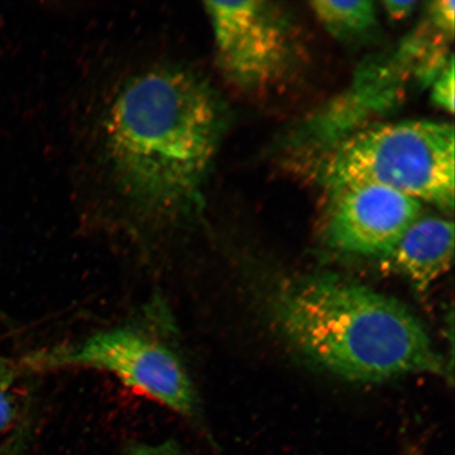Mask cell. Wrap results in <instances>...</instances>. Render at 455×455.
I'll return each instance as SVG.
<instances>
[{"instance_id": "277c9868", "label": "cell", "mask_w": 455, "mask_h": 455, "mask_svg": "<svg viewBox=\"0 0 455 455\" xmlns=\"http://www.w3.org/2000/svg\"><path fill=\"white\" fill-rule=\"evenodd\" d=\"M452 124L407 121L379 124L347 136L323 159L321 178L328 190L374 184L452 212Z\"/></svg>"}, {"instance_id": "6da1fadb", "label": "cell", "mask_w": 455, "mask_h": 455, "mask_svg": "<svg viewBox=\"0 0 455 455\" xmlns=\"http://www.w3.org/2000/svg\"><path fill=\"white\" fill-rule=\"evenodd\" d=\"M223 112L210 85L180 68H156L119 90L108 113L114 180L146 224L190 218L218 150Z\"/></svg>"}, {"instance_id": "8992f818", "label": "cell", "mask_w": 455, "mask_h": 455, "mask_svg": "<svg viewBox=\"0 0 455 455\" xmlns=\"http://www.w3.org/2000/svg\"><path fill=\"white\" fill-rule=\"evenodd\" d=\"M323 235L335 251L382 259L415 220L417 199L374 184H351L330 190Z\"/></svg>"}, {"instance_id": "52a82bcc", "label": "cell", "mask_w": 455, "mask_h": 455, "mask_svg": "<svg viewBox=\"0 0 455 455\" xmlns=\"http://www.w3.org/2000/svg\"><path fill=\"white\" fill-rule=\"evenodd\" d=\"M454 225L441 218L419 219L382 259L384 269L405 277L422 292L451 270Z\"/></svg>"}, {"instance_id": "8fae6325", "label": "cell", "mask_w": 455, "mask_h": 455, "mask_svg": "<svg viewBox=\"0 0 455 455\" xmlns=\"http://www.w3.org/2000/svg\"><path fill=\"white\" fill-rule=\"evenodd\" d=\"M454 11L455 3L453 0H437V2L429 4V8L427 9V15L441 30L453 36L455 26Z\"/></svg>"}, {"instance_id": "7c38bea8", "label": "cell", "mask_w": 455, "mask_h": 455, "mask_svg": "<svg viewBox=\"0 0 455 455\" xmlns=\"http://www.w3.org/2000/svg\"><path fill=\"white\" fill-rule=\"evenodd\" d=\"M124 455H192L173 441L156 443H134L127 448Z\"/></svg>"}, {"instance_id": "7a4b0ae2", "label": "cell", "mask_w": 455, "mask_h": 455, "mask_svg": "<svg viewBox=\"0 0 455 455\" xmlns=\"http://www.w3.org/2000/svg\"><path fill=\"white\" fill-rule=\"evenodd\" d=\"M270 311L294 348L316 365L354 382L448 371L428 333L400 301L339 275L284 278Z\"/></svg>"}, {"instance_id": "4fadbf2b", "label": "cell", "mask_w": 455, "mask_h": 455, "mask_svg": "<svg viewBox=\"0 0 455 455\" xmlns=\"http://www.w3.org/2000/svg\"><path fill=\"white\" fill-rule=\"evenodd\" d=\"M417 2H384V9L387 13L395 20H402L406 19L409 15H411L415 7H417Z\"/></svg>"}, {"instance_id": "5bb4252c", "label": "cell", "mask_w": 455, "mask_h": 455, "mask_svg": "<svg viewBox=\"0 0 455 455\" xmlns=\"http://www.w3.org/2000/svg\"><path fill=\"white\" fill-rule=\"evenodd\" d=\"M25 439V431H22L13 437L12 442L4 451H0V455H21V447H24Z\"/></svg>"}, {"instance_id": "30bf717a", "label": "cell", "mask_w": 455, "mask_h": 455, "mask_svg": "<svg viewBox=\"0 0 455 455\" xmlns=\"http://www.w3.org/2000/svg\"><path fill=\"white\" fill-rule=\"evenodd\" d=\"M454 60L453 56L437 74L431 85V100L449 113L454 111Z\"/></svg>"}, {"instance_id": "5b68a950", "label": "cell", "mask_w": 455, "mask_h": 455, "mask_svg": "<svg viewBox=\"0 0 455 455\" xmlns=\"http://www.w3.org/2000/svg\"><path fill=\"white\" fill-rule=\"evenodd\" d=\"M221 69L238 87L269 88L292 60L287 20L268 2H209Z\"/></svg>"}, {"instance_id": "ba28073f", "label": "cell", "mask_w": 455, "mask_h": 455, "mask_svg": "<svg viewBox=\"0 0 455 455\" xmlns=\"http://www.w3.org/2000/svg\"><path fill=\"white\" fill-rule=\"evenodd\" d=\"M312 12L327 32L339 41L361 37L377 25L378 10L370 0L312 2Z\"/></svg>"}, {"instance_id": "3957f363", "label": "cell", "mask_w": 455, "mask_h": 455, "mask_svg": "<svg viewBox=\"0 0 455 455\" xmlns=\"http://www.w3.org/2000/svg\"><path fill=\"white\" fill-rule=\"evenodd\" d=\"M27 365L38 371L108 373L189 422H201V397L178 327L168 305L159 298L142 305L117 325L33 355Z\"/></svg>"}, {"instance_id": "9c48e42d", "label": "cell", "mask_w": 455, "mask_h": 455, "mask_svg": "<svg viewBox=\"0 0 455 455\" xmlns=\"http://www.w3.org/2000/svg\"><path fill=\"white\" fill-rule=\"evenodd\" d=\"M20 377L17 363L0 354V435L12 428L20 417Z\"/></svg>"}]
</instances>
